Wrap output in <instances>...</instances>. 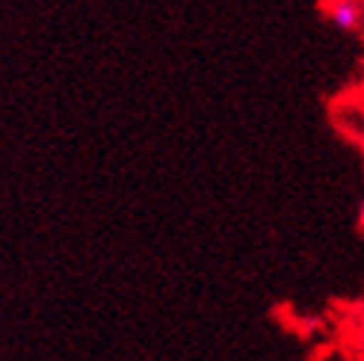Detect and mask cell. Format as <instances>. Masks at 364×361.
Here are the masks:
<instances>
[{
	"mask_svg": "<svg viewBox=\"0 0 364 361\" xmlns=\"http://www.w3.org/2000/svg\"><path fill=\"white\" fill-rule=\"evenodd\" d=\"M329 21L341 33H358L364 27V0H338L329 12Z\"/></svg>",
	"mask_w": 364,
	"mask_h": 361,
	"instance_id": "6da1fadb",
	"label": "cell"
},
{
	"mask_svg": "<svg viewBox=\"0 0 364 361\" xmlns=\"http://www.w3.org/2000/svg\"><path fill=\"white\" fill-rule=\"evenodd\" d=\"M355 231L364 237V198H361V205H358V213H355Z\"/></svg>",
	"mask_w": 364,
	"mask_h": 361,
	"instance_id": "7a4b0ae2",
	"label": "cell"
}]
</instances>
